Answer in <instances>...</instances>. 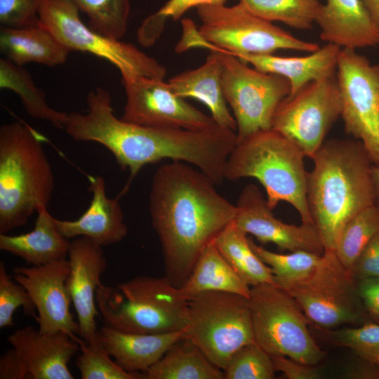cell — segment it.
Wrapping results in <instances>:
<instances>
[{"mask_svg": "<svg viewBox=\"0 0 379 379\" xmlns=\"http://www.w3.org/2000/svg\"><path fill=\"white\" fill-rule=\"evenodd\" d=\"M215 185L200 170L176 161L161 166L152 178L151 222L161 244L165 276L178 288L236 216V205Z\"/></svg>", "mask_w": 379, "mask_h": 379, "instance_id": "1", "label": "cell"}, {"mask_svg": "<svg viewBox=\"0 0 379 379\" xmlns=\"http://www.w3.org/2000/svg\"><path fill=\"white\" fill-rule=\"evenodd\" d=\"M96 303L104 325L143 334L185 330L189 300L166 277L136 276L114 286L100 284Z\"/></svg>", "mask_w": 379, "mask_h": 379, "instance_id": "6", "label": "cell"}, {"mask_svg": "<svg viewBox=\"0 0 379 379\" xmlns=\"http://www.w3.org/2000/svg\"><path fill=\"white\" fill-rule=\"evenodd\" d=\"M357 288L367 314L379 323V277L358 281Z\"/></svg>", "mask_w": 379, "mask_h": 379, "instance_id": "44", "label": "cell"}, {"mask_svg": "<svg viewBox=\"0 0 379 379\" xmlns=\"http://www.w3.org/2000/svg\"><path fill=\"white\" fill-rule=\"evenodd\" d=\"M312 159L307 205L324 251H335L347 222L375 204L374 164L357 140H328Z\"/></svg>", "mask_w": 379, "mask_h": 379, "instance_id": "2", "label": "cell"}, {"mask_svg": "<svg viewBox=\"0 0 379 379\" xmlns=\"http://www.w3.org/2000/svg\"><path fill=\"white\" fill-rule=\"evenodd\" d=\"M255 342L270 357L285 356L314 366L326 356L310 334L307 318L294 298L275 284L251 288Z\"/></svg>", "mask_w": 379, "mask_h": 379, "instance_id": "8", "label": "cell"}, {"mask_svg": "<svg viewBox=\"0 0 379 379\" xmlns=\"http://www.w3.org/2000/svg\"><path fill=\"white\" fill-rule=\"evenodd\" d=\"M88 190L92 194L91 204L77 220L54 218L59 232L66 239L84 237L101 246L118 243L127 235L122 208L117 199L106 194L105 178L88 175Z\"/></svg>", "mask_w": 379, "mask_h": 379, "instance_id": "20", "label": "cell"}, {"mask_svg": "<svg viewBox=\"0 0 379 379\" xmlns=\"http://www.w3.org/2000/svg\"><path fill=\"white\" fill-rule=\"evenodd\" d=\"M8 342L21 356L31 379H73L68 363L79 343L63 331L43 333L31 326L16 330Z\"/></svg>", "mask_w": 379, "mask_h": 379, "instance_id": "19", "label": "cell"}, {"mask_svg": "<svg viewBox=\"0 0 379 379\" xmlns=\"http://www.w3.org/2000/svg\"><path fill=\"white\" fill-rule=\"evenodd\" d=\"M228 0H168L155 13L146 18L140 29L142 35L155 41L161 34L168 19L177 20L188 10L201 6L224 5Z\"/></svg>", "mask_w": 379, "mask_h": 379, "instance_id": "39", "label": "cell"}, {"mask_svg": "<svg viewBox=\"0 0 379 379\" xmlns=\"http://www.w3.org/2000/svg\"><path fill=\"white\" fill-rule=\"evenodd\" d=\"M99 335L103 348L120 367L128 372L145 373L186 335V331L143 334L119 331L104 325Z\"/></svg>", "mask_w": 379, "mask_h": 379, "instance_id": "22", "label": "cell"}, {"mask_svg": "<svg viewBox=\"0 0 379 379\" xmlns=\"http://www.w3.org/2000/svg\"><path fill=\"white\" fill-rule=\"evenodd\" d=\"M336 80L345 131L359 140L374 164H379V64L356 50L341 48Z\"/></svg>", "mask_w": 379, "mask_h": 379, "instance_id": "13", "label": "cell"}, {"mask_svg": "<svg viewBox=\"0 0 379 379\" xmlns=\"http://www.w3.org/2000/svg\"><path fill=\"white\" fill-rule=\"evenodd\" d=\"M371 18L379 29V0H361Z\"/></svg>", "mask_w": 379, "mask_h": 379, "instance_id": "45", "label": "cell"}, {"mask_svg": "<svg viewBox=\"0 0 379 379\" xmlns=\"http://www.w3.org/2000/svg\"><path fill=\"white\" fill-rule=\"evenodd\" d=\"M320 38L341 48L379 45V29L361 0H326L315 20Z\"/></svg>", "mask_w": 379, "mask_h": 379, "instance_id": "21", "label": "cell"}, {"mask_svg": "<svg viewBox=\"0 0 379 379\" xmlns=\"http://www.w3.org/2000/svg\"><path fill=\"white\" fill-rule=\"evenodd\" d=\"M81 354L76 365L82 379H140L142 373H131L124 370L103 348L102 345H91L82 339L79 342Z\"/></svg>", "mask_w": 379, "mask_h": 379, "instance_id": "37", "label": "cell"}, {"mask_svg": "<svg viewBox=\"0 0 379 379\" xmlns=\"http://www.w3.org/2000/svg\"><path fill=\"white\" fill-rule=\"evenodd\" d=\"M326 342L351 350L364 361L379 362V323L366 322L358 327L324 329L315 326Z\"/></svg>", "mask_w": 379, "mask_h": 379, "instance_id": "35", "label": "cell"}, {"mask_svg": "<svg viewBox=\"0 0 379 379\" xmlns=\"http://www.w3.org/2000/svg\"><path fill=\"white\" fill-rule=\"evenodd\" d=\"M235 225L246 234L255 237L262 244H274L281 251H306L322 255L324 248L314 224L300 225L283 222L273 215L259 188L245 186L236 204Z\"/></svg>", "mask_w": 379, "mask_h": 379, "instance_id": "17", "label": "cell"}, {"mask_svg": "<svg viewBox=\"0 0 379 379\" xmlns=\"http://www.w3.org/2000/svg\"><path fill=\"white\" fill-rule=\"evenodd\" d=\"M41 0H0L1 26L25 27L39 24Z\"/></svg>", "mask_w": 379, "mask_h": 379, "instance_id": "40", "label": "cell"}, {"mask_svg": "<svg viewBox=\"0 0 379 379\" xmlns=\"http://www.w3.org/2000/svg\"><path fill=\"white\" fill-rule=\"evenodd\" d=\"M246 235L233 221L218 236L213 243L221 255L251 288L265 284L276 285L271 268L253 251Z\"/></svg>", "mask_w": 379, "mask_h": 379, "instance_id": "29", "label": "cell"}, {"mask_svg": "<svg viewBox=\"0 0 379 379\" xmlns=\"http://www.w3.org/2000/svg\"><path fill=\"white\" fill-rule=\"evenodd\" d=\"M341 48L327 43L308 55L281 57L269 55H241L236 56L254 68L285 77L291 84L292 95L311 81L334 77Z\"/></svg>", "mask_w": 379, "mask_h": 379, "instance_id": "23", "label": "cell"}, {"mask_svg": "<svg viewBox=\"0 0 379 379\" xmlns=\"http://www.w3.org/2000/svg\"><path fill=\"white\" fill-rule=\"evenodd\" d=\"M46 140L21 121L0 127V234L25 225L34 212L48 207L54 175Z\"/></svg>", "mask_w": 379, "mask_h": 379, "instance_id": "4", "label": "cell"}, {"mask_svg": "<svg viewBox=\"0 0 379 379\" xmlns=\"http://www.w3.org/2000/svg\"><path fill=\"white\" fill-rule=\"evenodd\" d=\"M126 93L123 121L150 127L200 130L215 124L176 95L164 79L138 77L121 81Z\"/></svg>", "mask_w": 379, "mask_h": 379, "instance_id": "15", "label": "cell"}, {"mask_svg": "<svg viewBox=\"0 0 379 379\" xmlns=\"http://www.w3.org/2000/svg\"><path fill=\"white\" fill-rule=\"evenodd\" d=\"M378 232L379 206L376 204L364 209L347 222L335 250L345 267L351 271L364 248Z\"/></svg>", "mask_w": 379, "mask_h": 379, "instance_id": "33", "label": "cell"}, {"mask_svg": "<svg viewBox=\"0 0 379 379\" xmlns=\"http://www.w3.org/2000/svg\"><path fill=\"white\" fill-rule=\"evenodd\" d=\"M0 51L5 58L23 66L29 62L54 67L63 64L69 51L41 24L0 27Z\"/></svg>", "mask_w": 379, "mask_h": 379, "instance_id": "26", "label": "cell"}, {"mask_svg": "<svg viewBox=\"0 0 379 379\" xmlns=\"http://www.w3.org/2000/svg\"><path fill=\"white\" fill-rule=\"evenodd\" d=\"M72 0H41L39 22L69 51L102 58L120 72L121 81L138 77L164 79L166 69L131 43L104 36L86 26Z\"/></svg>", "mask_w": 379, "mask_h": 379, "instance_id": "10", "label": "cell"}, {"mask_svg": "<svg viewBox=\"0 0 379 379\" xmlns=\"http://www.w3.org/2000/svg\"><path fill=\"white\" fill-rule=\"evenodd\" d=\"M351 272L357 281L379 277V232L364 248Z\"/></svg>", "mask_w": 379, "mask_h": 379, "instance_id": "41", "label": "cell"}, {"mask_svg": "<svg viewBox=\"0 0 379 379\" xmlns=\"http://www.w3.org/2000/svg\"><path fill=\"white\" fill-rule=\"evenodd\" d=\"M0 379H31L26 364L14 348L0 357Z\"/></svg>", "mask_w": 379, "mask_h": 379, "instance_id": "43", "label": "cell"}, {"mask_svg": "<svg viewBox=\"0 0 379 379\" xmlns=\"http://www.w3.org/2000/svg\"><path fill=\"white\" fill-rule=\"evenodd\" d=\"M373 175L376 194V200L379 201V164L373 165Z\"/></svg>", "mask_w": 379, "mask_h": 379, "instance_id": "46", "label": "cell"}, {"mask_svg": "<svg viewBox=\"0 0 379 379\" xmlns=\"http://www.w3.org/2000/svg\"><path fill=\"white\" fill-rule=\"evenodd\" d=\"M286 291L312 323L321 328L368 322L357 281L335 251H325L314 271Z\"/></svg>", "mask_w": 379, "mask_h": 379, "instance_id": "11", "label": "cell"}, {"mask_svg": "<svg viewBox=\"0 0 379 379\" xmlns=\"http://www.w3.org/2000/svg\"><path fill=\"white\" fill-rule=\"evenodd\" d=\"M0 88L17 93L25 111L32 117L48 121L55 128L64 129L68 114L48 105L44 93L35 85L31 74L23 66L1 58Z\"/></svg>", "mask_w": 379, "mask_h": 379, "instance_id": "30", "label": "cell"}, {"mask_svg": "<svg viewBox=\"0 0 379 379\" xmlns=\"http://www.w3.org/2000/svg\"><path fill=\"white\" fill-rule=\"evenodd\" d=\"M340 114L336 77H326L311 81L283 99L274 113L272 128L312 159Z\"/></svg>", "mask_w": 379, "mask_h": 379, "instance_id": "14", "label": "cell"}, {"mask_svg": "<svg viewBox=\"0 0 379 379\" xmlns=\"http://www.w3.org/2000/svg\"><path fill=\"white\" fill-rule=\"evenodd\" d=\"M276 371L283 373L288 379H317L320 373L314 366L302 364L285 356L271 357Z\"/></svg>", "mask_w": 379, "mask_h": 379, "instance_id": "42", "label": "cell"}, {"mask_svg": "<svg viewBox=\"0 0 379 379\" xmlns=\"http://www.w3.org/2000/svg\"><path fill=\"white\" fill-rule=\"evenodd\" d=\"M304 153L272 128L258 131L237 141L230 154L225 179L253 178L263 186L273 210L281 201L292 205L302 222L314 224L307 200V172Z\"/></svg>", "mask_w": 379, "mask_h": 379, "instance_id": "5", "label": "cell"}, {"mask_svg": "<svg viewBox=\"0 0 379 379\" xmlns=\"http://www.w3.org/2000/svg\"><path fill=\"white\" fill-rule=\"evenodd\" d=\"M180 289L188 300L208 291L232 293L247 298L251 293V287L221 255L214 243L201 254Z\"/></svg>", "mask_w": 379, "mask_h": 379, "instance_id": "27", "label": "cell"}, {"mask_svg": "<svg viewBox=\"0 0 379 379\" xmlns=\"http://www.w3.org/2000/svg\"><path fill=\"white\" fill-rule=\"evenodd\" d=\"M69 273L67 286L75 308L81 339L91 345H102L95 317V294L100 278L107 268L102 246L84 237L70 241Z\"/></svg>", "mask_w": 379, "mask_h": 379, "instance_id": "18", "label": "cell"}, {"mask_svg": "<svg viewBox=\"0 0 379 379\" xmlns=\"http://www.w3.org/2000/svg\"><path fill=\"white\" fill-rule=\"evenodd\" d=\"M377 367L378 368V372H379V362L377 364Z\"/></svg>", "mask_w": 379, "mask_h": 379, "instance_id": "47", "label": "cell"}, {"mask_svg": "<svg viewBox=\"0 0 379 379\" xmlns=\"http://www.w3.org/2000/svg\"><path fill=\"white\" fill-rule=\"evenodd\" d=\"M188 300L186 336L222 370L238 350L255 342L248 298L208 291Z\"/></svg>", "mask_w": 379, "mask_h": 379, "instance_id": "9", "label": "cell"}, {"mask_svg": "<svg viewBox=\"0 0 379 379\" xmlns=\"http://www.w3.org/2000/svg\"><path fill=\"white\" fill-rule=\"evenodd\" d=\"M249 243L255 254L271 268L276 285L286 291L307 279L319 265L323 255L306 251L277 253L258 246L251 239Z\"/></svg>", "mask_w": 379, "mask_h": 379, "instance_id": "31", "label": "cell"}, {"mask_svg": "<svg viewBox=\"0 0 379 379\" xmlns=\"http://www.w3.org/2000/svg\"><path fill=\"white\" fill-rule=\"evenodd\" d=\"M34 229L19 235L0 234V249L39 266L66 259L70 242L58 231L48 207L37 211Z\"/></svg>", "mask_w": 379, "mask_h": 379, "instance_id": "25", "label": "cell"}, {"mask_svg": "<svg viewBox=\"0 0 379 379\" xmlns=\"http://www.w3.org/2000/svg\"><path fill=\"white\" fill-rule=\"evenodd\" d=\"M88 17L89 27L104 36L119 39L126 34L129 0H72Z\"/></svg>", "mask_w": 379, "mask_h": 379, "instance_id": "34", "label": "cell"}, {"mask_svg": "<svg viewBox=\"0 0 379 379\" xmlns=\"http://www.w3.org/2000/svg\"><path fill=\"white\" fill-rule=\"evenodd\" d=\"M22 307L25 314L36 320V307L27 290L20 284L15 283L7 273L5 264L0 262V328L13 326V316L15 310Z\"/></svg>", "mask_w": 379, "mask_h": 379, "instance_id": "38", "label": "cell"}, {"mask_svg": "<svg viewBox=\"0 0 379 379\" xmlns=\"http://www.w3.org/2000/svg\"><path fill=\"white\" fill-rule=\"evenodd\" d=\"M13 272V279L27 290L36 307L39 330L43 333L63 331L78 341L76 334L80 333L79 325L70 312L72 299L67 286L69 260L16 267Z\"/></svg>", "mask_w": 379, "mask_h": 379, "instance_id": "16", "label": "cell"}, {"mask_svg": "<svg viewBox=\"0 0 379 379\" xmlns=\"http://www.w3.org/2000/svg\"><path fill=\"white\" fill-rule=\"evenodd\" d=\"M201 22L197 29L190 20L182 21L184 34L176 47L182 51L190 47H204L241 55H269L279 50L312 53L317 44L298 39L249 11L240 2L197 8Z\"/></svg>", "mask_w": 379, "mask_h": 379, "instance_id": "7", "label": "cell"}, {"mask_svg": "<svg viewBox=\"0 0 379 379\" xmlns=\"http://www.w3.org/2000/svg\"><path fill=\"white\" fill-rule=\"evenodd\" d=\"M217 51L222 62L221 86L237 122V141L272 128L274 113L291 93L284 77L250 67L237 57Z\"/></svg>", "mask_w": 379, "mask_h": 379, "instance_id": "12", "label": "cell"}, {"mask_svg": "<svg viewBox=\"0 0 379 379\" xmlns=\"http://www.w3.org/2000/svg\"><path fill=\"white\" fill-rule=\"evenodd\" d=\"M275 371L270 355L255 342L238 350L223 370L224 379H272Z\"/></svg>", "mask_w": 379, "mask_h": 379, "instance_id": "36", "label": "cell"}, {"mask_svg": "<svg viewBox=\"0 0 379 379\" xmlns=\"http://www.w3.org/2000/svg\"><path fill=\"white\" fill-rule=\"evenodd\" d=\"M144 375L147 379H224L223 370L186 335L176 341Z\"/></svg>", "mask_w": 379, "mask_h": 379, "instance_id": "28", "label": "cell"}, {"mask_svg": "<svg viewBox=\"0 0 379 379\" xmlns=\"http://www.w3.org/2000/svg\"><path fill=\"white\" fill-rule=\"evenodd\" d=\"M221 73L220 54L211 50L202 65L170 78L168 83L178 96L193 98L206 105L215 124L236 131V120L230 112L223 95Z\"/></svg>", "mask_w": 379, "mask_h": 379, "instance_id": "24", "label": "cell"}, {"mask_svg": "<svg viewBox=\"0 0 379 379\" xmlns=\"http://www.w3.org/2000/svg\"><path fill=\"white\" fill-rule=\"evenodd\" d=\"M234 131L217 124L191 130L124 122L114 137L117 163L129 170L131 180L147 164L164 159L185 161L220 185L225 180L228 157L237 142Z\"/></svg>", "mask_w": 379, "mask_h": 379, "instance_id": "3", "label": "cell"}, {"mask_svg": "<svg viewBox=\"0 0 379 379\" xmlns=\"http://www.w3.org/2000/svg\"><path fill=\"white\" fill-rule=\"evenodd\" d=\"M254 15L270 22L308 29L315 22L321 4L319 0H239Z\"/></svg>", "mask_w": 379, "mask_h": 379, "instance_id": "32", "label": "cell"}]
</instances>
